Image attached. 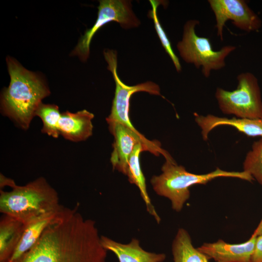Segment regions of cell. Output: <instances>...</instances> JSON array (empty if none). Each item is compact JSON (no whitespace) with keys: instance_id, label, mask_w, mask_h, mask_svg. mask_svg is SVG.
I'll use <instances>...</instances> for the list:
<instances>
[{"instance_id":"4","label":"cell","mask_w":262,"mask_h":262,"mask_svg":"<svg viewBox=\"0 0 262 262\" xmlns=\"http://www.w3.org/2000/svg\"><path fill=\"white\" fill-rule=\"evenodd\" d=\"M165 159L162 167V173L153 176L151 183L157 194L171 201L172 208L176 212L182 210L190 197L189 188L194 185L205 184L219 177L235 178L250 182L254 180L251 175L244 171H227L218 167L207 174H196L178 165L172 157Z\"/></svg>"},{"instance_id":"19","label":"cell","mask_w":262,"mask_h":262,"mask_svg":"<svg viewBox=\"0 0 262 262\" xmlns=\"http://www.w3.org/2000/svg\"><path fill=\"white\" fill-rule=\"evenodd\" d=\"M35 115L39 116L42 120V132L55 138L58 137L60 135L58 124L61 114L57 105L42 102L36 111Z\"/></svg>"},{"instance_id":"6","label":"cell","mask_w":262,"mask_h":262,"mask_svg":"<svg viewBox=\"0 0 262 262\" xmlns=\"http://www.w3.org/2000/svg\"><path fill=\"white\" fill-rule=\"evenodd\" d=\"M238 85L232 91L217 87L215 97L219 108L225 114L238 118L262 117V98L257 77L249 72L237 77Z\"/></svg>"},{"instance_id":"16","label":"cell","mask_w":262,"mask_h":262,"mask_svg":"<svg viewBox=\"0 0 262 262\" xmlns=\"http://www.w3.org/2000/svg\"><path fill=\"white\" fill-rule=\"evenodd\" d=\"M25 224L3 214L0 220V262H9L22 237Z\"/></svg>"},{"instance_id":"22","label":"cell","mask_w":262,"mask_h":262,"mask_svg":"<svg viewBox=\"0 0 262 262\" xmlns=\"http://www.w3.org/2000/svg\"><path fill=\"white\" fill-rule=\"evenodd\" d=\"M250 262H262V235L257 237L255 249Z\"/></svg>"},{"instance_id":"5","label":"cell","mask_w":262,"mask_h":262,"mask_svg":"<svg viewBox=\"0 0 262 262\" xmlns=\"http://www.w3.org/2000/svg\"><path fill=\"white\" fill-rule=\"evenodd\" d=\"M199 24V21L196 19L186 22L182 39L178 43L177 47L185 62L193 64L196 68H201L203 76L208 78L212 71L220 70L226 66V58L236 47L226 45L214 50L209 38L196 34L195 28Z\"/></svg>"},{"instance_id":"2","label":"cell","mask_w":262,"mask_h":262,"mask_svg":"<svg viewBox=\"0 0 262 262\" xmlns=\"http://www.w3.org/2000/svg\"><path fill=\"white\" fill-rule=\"evenodd\" d=\"M6 63L10 82L2 92L1 109L3 114L26 130L42 100L50 91L40 76L24 68L15 59L7 57Z\"/></svg>"},{"instance_id":"20","label":"cell","mask_w":262,"mask_h":262,"mask_svg":"<svg viewBox=\"0 0 262 262\" xmlns=\"http://www.w3.org/2000/svg\"><path fill=\"white\" fill-rule=\"evenodd\" d=\"M149 2L152 9L148 11L147 16L149 18L153 20L154 27L162 45L172 61L176 70L177 72H180L181 70V66L179 58L173 51L170 41L163 28L157 16V8L160 4L164 2L161 0H150Z\"/></svg>"},{"instance_id":"14","label":"cell","mask_w":262,"mask_h":262,"mask_svg":"<svg viewBox=\"0 0 262 262\" xmlns=\"http://www.w3.org/2000/svg\"><path fill=\"white\" fill-rule=\"evenodd\" d=\"M94 117V114L86 110L63 112L59 121V134L73 142L84 141L92 134Z\"/></svg>"},{"instance_id":"21","label":"cell","mask_w":262,"mask_h":262,"mask_svg":"<svg viewBox=\"0 0 262 262\" xmlns=\"http://www.w3.org/2000/svg\"><path fill=\"white\" fill-rule=\"evenodd\" d=\"M243 169L262 185V137L253 143L244 161Z\"/></svg>"},{"instance_id":"11","label":"cell","mask_w":262,"mask_h":262,"mask_svg":"<svg viewBox=\"0 0 262 262\" xmlns=\"http://www.w3.org/2000/svg\"><path fill=\"white\" fill-rule=\"evenodd\" d=\"M257 237L252 234L246 242L235 244L220 239L214 243H204L197 249L215 262H250Z\"/></svg>"},{"instance_id":"23","label":"cell","mask_w":262,"mask_h":262,"mask_svg":"<svg viewBox=\"0 0 262 262\" xmlns=\"http://www.w3.org/2000/svg\"><path fill=\"white\" fill-rule=\"evenodd\" d=\"M253 234L256 236L262 235V219Z\"/></svg>"},{"instance_id":"12","label":"cell","mask_w":262,"mask_h":262,"mask_svg":"<svg viewBox=\"0 0 262 262\" xmlns=\"http://www.w3.org/2000/svg\"><path fill=\"white\" fill-rule=\"evenodd\" d=\"M195 121L201 130L204 140H207L210 131L222 125L234 127L238 131L249 136L262 137V117L250 119L232 117L228 118L208 115L206 116L196 115Z\"/></svg>"},{"instance_id":"10","label":"cell","mask_w":262,"mask_h":262,"mask_svg":"<svg viewBox=\"0 0 262 262\" xmlns=\"http://www.w3.org/2000/svg\"><path fill=\"white\" fill-rule=\"evenodd\" d=\"M214 13L217 36L223 40V30L226 22L231 20L239 29L246 32H257L261 28L260 17L244 0H209Z\"/></svg>"},{"instance_id":"1","label":"cell","mask_w":262,"mask_h":262,"mask_svg":"<svg viewBox=\"0 0 262 262\" xmlns=\"http://www.w3.org/2000/svg\"><path fill=\"white\" fill-rule=\"evenodd\" d=\"M79 204L49 225L30 249L14 262H106L96 222L84 218Z\"/></svg>"},{"instance_id":"9","label":"cell","mask_w":262,"mask_h":262,"mask_svg":"<svg viewBox=\"0 0 262 262\" xmlns=\"http://www.w3.org/2000/svg\"><path fill=\"white\" fill-rule=\"evenodd\" d=\"M109 129L114 137L111 162L114 169L126 175L129 157L139 143L145 145L149 151L158 156L162 154L165 158L170 155L161 147L157 141H150L137 130H133L118 122H108Z\"/></svg>"},{"instance_id":"3","label":"cell","mask_w":262,"mask_h":262,"mask_svg":"<svg viewBox=\"0 0 262 262\" xmlns=\"http://www.w3.org/2000/svg\"><path fill=\"white\" fill-rule=\"evenodd\" d=\"M5 186L9 191H0V212L11 216L24 224L45 215L61 210L58 195L43 177L23 186L17 185L8 178Z\"/></svg>"},{"instance_id":"15","label":"cell","mask_w":262,"mask_h":262,"mask_svg":"<svg viewBox=\"0 0 262 262\" xmlns=\"http://www.w3.org/2000/svg\"><path fill=\"white\" fill-rule=\"evenodd\" d=\"M67 209L64 207L59 211L45 215L25 224L20 240L9 262H14L34 246L45 229L62 216Z\"/></svg>"},{"instance_id":"13","label":"cell","mask_w":262,"mask_h":262,"mask_svg":"<svg viewBox=\"0 0 262 262\" xmlns=\"http://www.w3.org/2000/svg\"><path fill=\"white\" fill-rule=\"evenodd\" d=\"M101 243L107 251L114 253L119 262H163L166 255L143 249L139 241L133 238L128 244H122L106 236H101Z\"/></svg>"},{"instance_id":"7","label":"cell","mask_w":262,"mask_h":262,"mask_svg":"<svg viewBox=\"0 0 262 262\" xmlns=\"http://www.w3.org/2000/svg\"><path fill=\"white\" fill-rule=\"evenodd\" d=\"M131 7L129 0H99L96 21L80 38L72 51L71 55L77 56L81 61H86L89 56L90 45L94 35L100 28L110 22H116L125 29L139 26L140 21L133 12Z\"/></svg>"},{"instance_id":"18","label":"cell","mask_w":262,"mask_h":262,"mask_svg":"<svg viewBox=\"0 0 262 262\" xmlns=\"http://www.w3.org/2000/svg\"><path fill=\"white\" fill-rule=\"evenodd\" d=\"M174 262H210L207 256L195 248L189 233L178 229L172 245Z\"/></svg>"},{"instance_id":"8","label":"cell","mask_w":262,"mask_h":262,"mask_svg":"<svg viewBox=\"0 0 262 262\" xmlns=\"http://www.w3.org/2000/svg\"><path fill=\"white\" fill-rule=\"evenodd\" d=\"M103 55L108 64L107 69L112 73L115 83V97L111 114L106 118L108 122H118L133 130H137L129 117L130 101L131 96L138 92H146L151 95L161 96L159 85L147 81L135 85H128L120 79L117 73V53L115 50L105 49Z\"/></svg>"},{"instance_id":"17","label":"cell","mask_w":262,"mask_h":262,"mask_svg":"<svg viewBox=\"0 0 262 262\" xmlns=\"http://www.w3.org/2000/svg\"><path fill=\"white\" fill-rule=\"evenodd\" d=\"M148 151V148L144 144L139 143L136 145L131 154L128 164L126 175L130 183L134 184L138 188L148 212L154 216L158 223L161 219L151 203L148 196L145 178L141 170L139 157L143 151Z\"/></svg>"}]
</instances>
